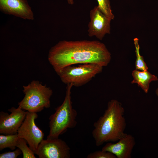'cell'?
<instances>
[{"mask_svg": "<svg viewBox=\"0 0 158 158\" xmlns=\"http://www.w3.org/2000/svg\"><path fill=\"white\" fill-rule=\"evenodd\" d=\"M111 59V54L104 44L88 40L60 41L50 49L48 57L55 72L78 64L94 63L105 66Z\"/></svg>", "mask_w": 158, "mask_h": 158, "instance_id": "obj_1", "label": "cell"}, {"mask_svg": "<svg viewBox=\"0 0 158 158\" xmlns=\"http://www.w3.org/2000/svg\"><path fill=\"white\" fill-rule=\"evenodd\" d=\"M125 110L121 103L112 99L107 103L103 115L93 124L92 135L96 146L115 142L125 136L126 122Z\"/></svg>", "mask_w": 158, "mask_h": 158, "instance_id": "obj_2", "label": "cell"}, {"mask_svg": "<svg viewBox=\"0 0 158 158\" xmlns=\"http://www.w3.org/2000/svg\"><path fill=\"white\" fill-rule=\"evenodd\" d=\"M71 84L67 85L66 95L62 104L57 107L49 117V131L47 138H58L68 128H75L77 124L76 111L73 107L71 96Z\"/></svg>", "mask_w": 158, "mask_h": 158, "instance_id": "obj_3", "label": "cell"}, {"mask_svg": "<svg viewBox=\"0 0 158 158\" xmlns=\"http://www.w3.org/2000/svg\"><path fill=\"white\" fill-rule=\"evenodd\" d=\"M23 88L25 96L18 104L22 109L37 113L50 107V98L53 91L50 87L38 80H33L23 86Z\"/></svg>", "mask_w": 158, "mask_h": 158, "instance_id": "obj_4", "label": "cell"}, {"mask_svg": "<svg viewBox=\"0 0 158 158\" xmlns=\"http://www.w3.org/2000/svg\"><path fill=\"white\" fill-rule=\"evenodd\" d=\"M103 67L94 63L82 64L68 66L55 72L64 83L79 87L87 84L101 72Z\"/></svg>", "mask_w": 158, "mask_h": 158, "instance_id": "obj_5", "label": "cell"}, {"mask_svg": "<svg viewBox=\"0 0 158 158\" xmlns=\"http://www.w3.org/2000/svg\"><path fill=\"white\" fill-rule=\"evenodd\" d=\"M37 117V113L27 111L25 117L17 132L18 137L25 139L34 152L44 136L42 131L35 123V119Z\"/></svg>", "mask_w": 158, "mask_h": 158, "instance_id": "obj_6", "label": "cell"}, {"mask_svg": "<svg viewBox=\"0 0 158 158\" xmlns=\"http://www.w3.org/2000/svg\"><path fill=\"white\" fill-rule=\"evenodd\" d=\"M70 148L64 140L58 138L43 139L35 152L39 158H70Z\"/></svg>", "mask_w": 158, "mask_h": 158, "instance_id": "obj_7", "label": "cell"}, {"mask_svg": "<svg viewBox=\"0 0 158 158\" xmlns=\"http://www.w3.org/2000/svg\"><path fill=\"white\" fill-rule=\"evenodd\" d=\"M90 16L87 30L89 37L95 36L102 40L106 34H110L112 20L105 15L98 6L90 11Z\"/></svg>", "mask_w": 158, "mask_h": 158, "instance_id": "obj_8", "label": "cell"}, {"mask_svg": "<svg viewBox=\"0 0 158 158\" xmlns=\"http://www.w3.org/2000/svg\"><path fill=\"white\" fill-rule=\"evenodd\" d=\"M11 112L1 111L0 113V133L5 135L17 133L18 131L24 121L27 111L18 107H12L8 110Z\"/></svg>", "mask_w": 158, "mask_h": 158, "instance_id": "obj_9", "label": "cell"}, {"mask_svg": "<svg viewBox=\"0 0 158 158\" xmlns=\"http://www.w3.org/2000/svg\"><path fill=\"white\" fill-rule=\"evenodd\" d=\"M0 9L3 12L25 19L32 20L34 14L26 0H0Z\"/></svg>", "mask_w": 158, "mask_h": 158, "instance_id": "obj_10", "label": "cell"}, {"mask_svg": "<svg viewBox=\"0 0 158 158\" xmlns=\"http://www.w3.org/2000/svg\"><path fill=\"white\" fill-rule=\"evenodd\" d=\"M135 143L134 137L127 134L116 143H107L102 150L113 153L117 158H130Z\"/></svg>", "mask_w": 158, "mask_h": 158, "instance_id": "obj_11", "label": "cell"}, {"mask_svg": "<svg viewBox=\"0 0 158 158\" xmlns=\"http://www.w3.org/2000/svg\"><path fill=\"white\" fill-rule=\"evenodd\" d=\"M132 75L133 79L131 83L137 84L146 93L148 92L150 83L158 79L157 76L147 71H141L135 69L132 71Z\"/></svg>", "mask_w": 158, "mask_h": 158, "instance_id": "obj_12", "label": "cell"}, {"mask_svg": "<svg viewBox=\"0 0 158 158\" xmlns=\"http://www.w3.org/2000/svg\"><path fill=\"white\" fill-rule=\"evenodd\" d=\"M19 138L17 133L11 135H0V150L8 148L11 150H15Z\"/></svg>", "mask_w": 158, "mask_h": 158, "instance_id": "obj_13", "label": "cell"}, {"mask_svg": "<svg viewBox=\"0 0 158 158\" xmlns=\"http://www.w3.org/2000/svg\"><path fill=\"white\" fill-rule=\"evenodd\" d=\"M133 41L136 57L135 61V69L141 71H147L148 68L144 61V58L140 55V47L138 43L139 40L138 38H135L134 39Z\"/></svg>", "mask_w": 158, "mask_h": 158, "instance_id": "obj_14", "label": "cell"}, {"mask_svg": "<svg viewBox=\"0 0 158 158\" xmlns=\"http://www.w3.org/2000/svg\"><path fill=\"white\" fill-rule=\"evenodd\" d=\"M27 142L24 139L19 138L16 146L21 151L23 158H35L34 152L27 144Z\"/></svg>", "mask_w": 158, "mask_h": 158, "instance_id": "obj_15", "label": "cell"}, {"mask_svg": "<svg viewBox=\"0 0 158 158\" xmlns=\"http://www.w3.org/2000/svg\"><path fill=\"white\" fill-rule=\"evenodd\" d=\"M98 6L101 11L107 16L113 20L114 16L112 13L110 0H97Z\"/></svg>", "mask_w": 158, "mask_h": 158, "instance_id": "obj_16", "label": "cell"}, {"mask_svg": "<svg viewBox=\"0 0 158 158\" xmlns=\"http://www.w3.org/2000/svg\"><path fill=\"white\" fill-rule=\"evenodd\" d=\"M87 158H117L113 153L107 151H97L88 154Z\"/></svg>", "mask_w": 158, "mask_h": 158, "instance_id": "obj_17", "label": "cell"}, {"mask_svg": "<svg viewBox=\"0 0 158 158\" xmlns=\"http://www.w3.org/2000/svg\"><path fill=\"white\" fill-rule=\"evenodd\" d=\"M22 153L18 148L12 152H5L0 154V158H16Z\"/></svg>", "mask_w": 158, "mask_h": 158, "instance_id": "obj_18", "label": "cell"}, {"mask_svg": "<svg viewBox=\"0 0 158 158\" xmlns=\"http://www.w3.org/2000/svg\"><path fill=\"white\" fill-rule=\"evenodd\" d=\"M68 3L70 4H73V0H67Z\"/></svg>", "mask_w": 158, "mask_h": 158, "instance_id": "obj_19", "label": "cell"}, {"mask_svg": "<svg viewBox=\"0 0 158 158\" xmlns=\"http://www.w3.org/2000/svg\"><path fill=\"white\" fill-rule=\"evenodd\" d=\"M155 93L156 95L158 96V88L156 89L155 91Z\"/></svg>", "mask_w": 158, "mask_h": 158, "instance_id": "obj_20", "label": "cell"}]
</instances>
